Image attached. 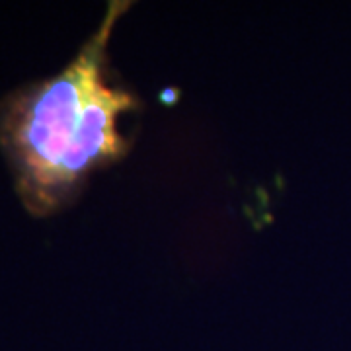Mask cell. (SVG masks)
I'll list each match as a JSON object with an SVG mask.
<instances>
[{"label":"cell","instance_id":"1","mask_svg":"<svg viewBox=\"0 0 351 351\" xmlns=\"http://www.w3.org/2000/svg\"><path fill=\"white\" fill-rule=\"evenodd\" d=\"M131 2L113 0L98 29L57 75L0 98V152L27 215L45 219L73 205L88 180L121 162L131 141L119 121L141 100L113 80L110 41Z\"/></svg>","mask_w":351,"mask_h":351}]
</instances>
